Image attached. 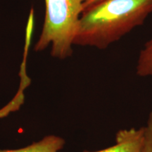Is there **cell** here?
Instances as JSON below:
<instances>
[{
  "label": "cell",
  "mask_w": 152,
  "mask_h": 152,
  "mask_svg": "<svg viewBox=\"0 0 152 152\" xmlns=\"http://www.w3.org/2000/svg\"><path fill=\"white\" fill-rule=\"evenodd\" d=\"M85 0H45V16L35 50L51 46L52 56L64 59L73 54Z\"/></svg>",
  "instance_id": "obj_2"
},
{
  "label": "cell",
  "mask_w": 152,
  "mask_h": 152,
  "mask_svg": "<svg viewBox=\"0 0 152 152\" xmlns=\"http://www.w3.org/2000/svg\"><path fill=\"white\" fill-rule=\"evenodd\" d=\"M151 14L152 0H102L83 11L74 45L105 49Z\"/></svg>",
  "instance_id": "obj_1"
},
{
  "label": "cell",
  "mask_w": 152,
  "mask_h": 152,
  "mask_svg": "<svg viewBox=\"0 0 152 152\" xmlns=\"http://www.w3.org/2000/svg\"><path fill=\"white\" fill-rule=\"evenodd\" d=\"M64 144L65 141L62 138L49 135L27 147L16 150L0 149V152H58L64 147Z\"/></svg>",
  "instance_id": "obj_4"
},
{
  "label": "cell",
  "mask_w": 152,
  "mask_h": 152,
  "mask_svg": "<svg viewBox=\"0 0 152 152\" xmlns=\"http://www.w3.org/2000/svg\"><path fill=\"white\" fill-rule=\"evenodd\" d=\"M144 128V140L142 152H152V111L148 117Z\"/></svg>",
  "instance_id": "obj_6"
},
{
  "label": "cell",
  "mask_w": 152,
  "mask_h": 152,
  "mask_svg": "<svg viewBox=\"0 0 152 152\" xmlns=\"http://www.w3.org/2000/svg\"><path fill=\"white\" fill-rule=\"evenodd\" d=\"M136 73L140 77H152V35L140 50Z\"/></svg>",
  "instance_id": "obj_5"
},
{
  "label": "cell",
  "mask_w": 152,
  "mask_h": 152,
  "mask_svg": "<svg viewBox=\"0 0 152 152\" xmlns=\"http://www.w3.org/2000/svg\"><path fill=\"white\" fill-rule=\"evenodd\" d=\"M101 1H102V0H85L84 6H83V11H84L85 9L89 8L91 6L94 5L100 2Z\"/></svg>",
  "instance_id": "obj_7"
},
{
  "label": "cell",
  "mask_w": 152,
  "mask_h": 152,
  "mask_svg": "<svg viewBox=\"0 0 152 152\" xmlns=\"http://www.w3.org/2000/svg\"><path fill=\"white\" fill-rule=\"evenodd\" d=\"M144 140V128L123 129L115 134L113 146L96 151L84 152H142Z\"/></svg>",
  "instance_id": "obj_3"
}]
</instances>
